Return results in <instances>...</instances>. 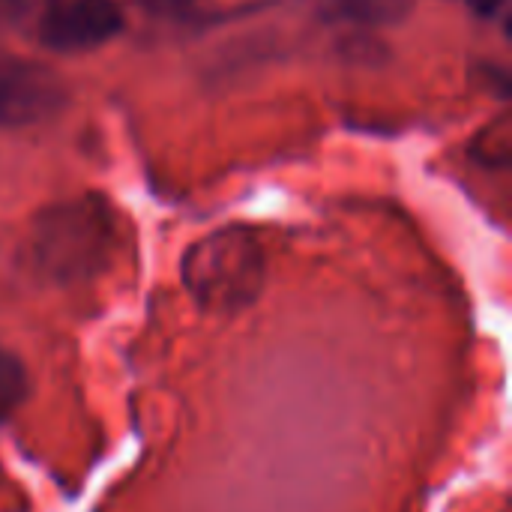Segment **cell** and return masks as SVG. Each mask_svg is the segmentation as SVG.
Returning a JSON list of instances; mask_svg holds the SVG:
<instances>
[{"instance_id":"7","label":"cell","mask_w":512,"mask_h":512,"mask_svg":"<svg viewBox=\"0 0 512 512\" xmlns=\"http://www.w3.org/2000/svg\"><path fill=\"white\" fill-rule=\"evenodd\" d=\"M480 15H492V12H498L501 6H504V0H468Z\"/></svg>"},{"instance_id":"3","label":"cell","mask_w":512,"mask_h":512,"mask_svg":"<svg viewBox=\"0 0 512 512\" xmlns=\"http://www.w3.org/2000/svg\"><path fill=\"white\" fill-rule=\"evenodd\" d=\"M123 30L117 0H42L36 39L51 51H90Z\"/></svg>"},{"instance_id":"6","label":"cell","mask_w":512,"mask_h":512,"mask_svg":"<svg viewBox=\"0 0 512 512\" xmlns=\"http://www.w3.org/2000/svg\"><path fill=\"white\" fill-rule=\"evenodd\" d=\"M147 9H156V12H180V9H186L192 0H141Z\"/></svg>"},{"instance_id":"2","label":"cell","mask_w":512,"mask_h":512,"mask_svg":"<svg viewBox=\"0 0 512 512\" xmlns=\"http://www.w3.org/2000/svg\"><path fill=\"white\" fill-rule=\"evenodd\" d=\"M111 237L105 204L99 198H75L36 216L27 237V261L51 282H78L102 270Z\"/></svg>"},{"instance_id":"1","label":"cell","mask_w":512,"mask_h":512,"mask_svg":"<svg viewBox=\"0 0 512 512\" xmlns=\"http://www.w3.org/2000/svg\"><path fill=\"white\" fill-rule=\"evenodd\" d=\"M180 276L204 312L234 315L261 297L267 285V255L252 231L222 228L186 249Z\"/></svg>"},{"instance_id":"5","label":"cell","mask_w":512,"mask_h":512,"mask_svg":"<svg viewBox=\"0 0 512 512\" xmlns=\"http://www.w3.org/2000/svg\"><path fill=\"white\" fill-rule=\"evenodd\" d=\"M30 393V378L18 354L0 345V426L27 402Z\"/></svg>"},{"instance_id":"8","label":"cell","mask_w":512,"mask_h":512,"mask_svg":"<svg viewBox=\"0 0 512 512\" xmlns=\"http://www.w3.org/2000/svg\"><path fill=\"white\" fill-rule=\"evenodd\" d=\"M9 3H12V0H0V9H3V6H9Z\"/></svg>"},{"instance_id":"4","label":"cell","mask_w":512,"mask_h":512,"mask_svg":"<svg viewBox=\"0 0 512 512\" xmlns=\"http://www.w3.org/2000/svg\"><path fill=\"white\" fill-rule=\"evenodd\" d=\"M66 102L63 81L42 63L0 54V129L54 117Z\"/></svg>"}]
</instances>
